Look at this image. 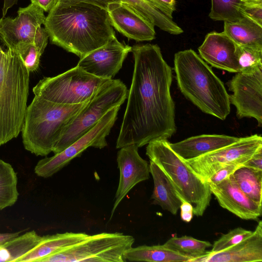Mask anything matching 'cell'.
Listing matches in <instances>:
<instances>
[{
	"instance_id": "31",
	"label": "cell",
	"mask_w": 262,
	"mask_h": 262,
	"mask_svg": "<svg viewBox=\"0 0 262 262\" xmlns=\"http://www.w3.org/2000/svg\"><path fill=\"white\" fill-rule=\"evenodd\" d=\"M239 72L251 74L262 69V48L236 45Z\"/></svg>"
},
{
	"instance_id": "13",
	"label": "cell",
	"mask_w": 262,
	"mask_h": 262,
	"mask_svg": "<svg viewBox=\"0 0 262 262\" xmlns=\"http://www.w3.org/2000/svg\"><path fill=\"white\" fill-rule=\"evenodd\" d=\"M44 11L31 4L19 8L17 16L0 18V39L7 49L13 50L20 42L34 43L37 29L43 25Z\"/></svg>"
},
{
	"instance_id": "35",
	"label": "cell",
	"mask_w": 262,
	"mask_h": 262,
	"mask_svg": "<svg viewBox=\"0 0 262 262\" xmlns=\"http://www.w3.org/2000/svg\"><path fill=\"white\" fill-rule=\"evenodd\" d=\"M243 165L231 164L227 165L216 171L209 179L207 182L217 184L229 178L234 172Z\"/></svg>"
},
{
	"instance_id": "42",
	"label": "cell",
	"mask_w": 262,
	"mask_h": 262,
	"mask_svg": "<svg viewBox=\"0 0 262 262\" xmlns=\"http://www.w3.org/2000/svg\"><path fill=\"white\" fill-rule=\"evenodd\" d=\"M243 3H262V0H241Z\"/></svg>"
},
{
	"instance_id": "9",
	"label": "cell",
	"mask_w": 262,
	"mask_h": 262,
	"mask_svg": "<svg viewBox=\"0 0 262 262\" xmlns=\"http://www.w3.org/2000/svg\"><path fill=\"white\" fill-rule=\"evenodd\" d=\"M134 242L133 236L120 232L89 235L74 246L40 262H126L124 254Z\"/></svg>"
},
{
	"instance_id": "36",
	"label": "cell",
	"mask_w": 262,
	"mask_h": 262,
	"mask_svg": "<svg viewBox=\"0 0 262 262\" xmlns=\"http://www.w3.org/2000/svg\"><path fill=\"white\" fill-rule=\"evenodd\" d=\"M120 2L119 0H58L57 3L71 5L80 3H85L95 5L105 10L110 4Z\"/></svg>"
},
{
	"instance_id": "19",
	"label": "cell",
	"mask_w": 262,
	"mask_h": 262,
	"mask_svg": "<svg viewBox=\"0 0 262 262\" xmlns=\"http://www.w3.org/2000/svg\"><path fill=\"white\" fill-rule=\"evenodd\" d=\"M262 261V222L247 238L225 250L211 251L190 262H260Z\"/></svg>"
},
{
	"instance_id": "11",
	"label": "cell",
	"mask_w": 262,
	"mask_h": 262,
	"mask_svg": "<svg viewBox=\"0 0 262 262\" xmlns=\"http://www.w3.org/2000/svg\"><path fill=\"white\" fill-rule=\"evenodd\" d=\"M260 148H262V137L255 134L239 138L231 144L198 158L185 161L203 181L207 182L213 173L227 165H243Z\"/></svg>"
},
{
	"instance_id": "22",
	"label": "cell",
	"mask_w": 262,
	"mask_h": 262,
	"mask_svg": "<svg viewBox=\"0 0 262 262\" xmlns=\"http://www.w3.org/2000/svg\"><path fill=\"white\" fill-rule=\"evenodd\" d=\"M149 165L154 184L151 196L152 204L160 206L172 214H176L183 201L164 172L151 161Z\"/></svg>"
},
{
	"instance_id": "4",
	"label": "cell",
	"mask_w": 262,
	"mask_h": 262,
	"mask_svg": "<svg viewBox=\"0 0 262 262\" xmlns=\"http://www.w3.org/2000/svg\"><path fill=\"white\" fill-rule=\"evenodd\" d=\"M30 72L15 51L0 45V146L18 137L28 107Z\"/></svg>"
},
{
	"instance_id": "24",
	"label": "cell",
	"mask_w": 262,
	"mask_h": 262,
	"mask_svg": "<svg viewBox=\"0 0 262 262\" xmlns=\"http://www.w3.org/2000/svg\"><path fill=\"white\" fill-rule=\"evenodd\" d=\"M124 257L126 261L148 262H190L192 259L163 245L132 247L125 252Z\"/></svg>"
},
{
	"instance_id": "8",
	"label": "cell",
	"mask_w": 262,
	"mask_h": 262,
	"mask_svg": "<svg viewBox=\"0 0 262 262\" xmlns=\"http://www.w3.org/2000/svg\"><path fill=\"white\" fill-rule=\"evenodd\" d=\"M108 80L93 75L76 66L57 76L43 78L32 91L35 96L47 100L74 105L89 101Z\"/></svg>"
},
{
	"instance_id": "28",
	"label": "cell",
	"mask_w": 262,
	"mask_h": 262,
	"mask_svg": "<svg viewBox=\"0 0 262 262\" xmlns=\"http://www.w3.org/2000/svg\"><path fill=\"white\" fill-rule=\"evenodd\" d=\"M18 195L17 174L11 164L0 159V211L13 206Z\"/></svg>"
},
{
	"instance_id": "10",
	"label": "cell",
	"mask_w": 262,
	"mask_h": 262,
	"mask_svg": "<svg viewBox=\"0 0 262 262\" xmlns=\"http://www.w3.org/2000/svg\"><path fill=\"white\" fill-rule=\"evenodd\" d=\"M121 105L107 112L97 123L82 137L61 152L52 157L40 160L34 168L35 173L39 177L47 178L54 175L88 147L103 148L107 146L106 137L117 119Z\"/></svg>"
},
{
	"instance_id": "17",
	"label": "cell",
	"mask_w": 262,
	"mask_h": 262,
	"mask_svg": "<svg viewBox=\"0 0 262 262\" xmlns=\"http://www.w3.org/2000/svg\"><path fill=\"white\" fill-rule=\"evenodd\" d=\"M208 183L220 205L237 217L246 220H256L261 215V204L246 195L231 176L217 184Z\"/></svg>"
},
{
	"instance_id": "7",
	"label": "cell",
	"mask_w": 262,
	"mask_h": 262,
	"mask_svg": "<svg viewBox=\"0 0 262 262\" xmlns=\"http://www.w3.org/2000/svg\"><path fill=\"white\" fill-rule=\"evenodd\" d=\"M127 96L126 85L119 79L106 82L63 129L52 152L58 154L92 129L113 107L121 105Z\"/></svg>"
},
{
	"instance_id": "39",
	"label": "cell",
	"mask_w": 262,
	"mask_h": 262,
	"mask_svg": "<svg viewBox=\"0 0 262 262\" xmlns=\"http://www.w3.org/2000/svg\"><path fill=\"white\" fill-rule=\"evenodd\" d=\"M31 4L49 12L57 4L58 0H30Z\"/></svg>"
},
{
	"instance_id": "12",
	"label": "cell",
	"mask_w": 262,
	"mask_h": 262,
	"mask_svg": "<svg viewBox=\"0 0 262 262\" xmlns=\"http://www.w3.org/2000/svg\"><path fill=\"white\" fill-rule=\"evenodd\" d=\"M230 91V104L236 110L239 118H255L258 125L262 124V69L251 74L236 73L227 82Z\"/></svg>"
},
{
	"instance_id": "26",
	"label": "cell",
	"mask_w": 262,
	"mask_h": 262,
	"mask_svg": "<svg viewBox=\"0 0 262 262\" xmlns=\"http://www.w3.org/2000/svg\"><path fill=\"white\" fill-rule=\"evenodd\" d=\"M40 238L32 230L8 241L0 247V262H17L37 244Z\"/></svg>"
},
{
	"instance_id": "6",
	"label": "cell",
	"mask_w": 262,
	"mask_h": 262,
	"mask_svg": "<svg viewBox=\"0 0 262 262\" xmlns=\"http://www.w3.org/2000/svg\"><path fill=\"white\" fill-rule=\"evenodd\" d=\"M146 155L166 175L182 201L192 205L193 214L202 216L211 199L208 183L203 181L173 151L167 140L158 139L148 143Z\"/></svg>"
},
{
	"instance_id": "33",
	"label": "cell",
	"mask_w": 262,
	"mask_h": 262,
	"mask_svg": "<svg viewBox=\"0 0 262 262\" xmlns=\"http://www.w3.org/2000/svg\"><path fill=\"white\" fill-rule=\"evenodd\" d=\"M252 233V231L242 227L236 228L223 234L219 239L215 241L212 245L211 252H219L230 248L247 238Z\"/></svg>"
},
{
	"instance_id": "14",
	"label": "cell",
	"mask_w": 262,
	"mask_h": 262,
	"mask_svg": "<svg viewBox=\"0 0 262 262\" xmlns=\"http://www.w3.org/2000/svg\"><path fill=\"white\" fill-rule=\"evenodd\" d=\"M132 47L114 37L106 44L80 58L77 66L99 78L112 79L121 69Z\"/></svg>"
},
{
	"instance_id": "37",
	"label": "cell",
	"mask_w": 262,
	"mask_h": 262,
	"mask_svg": "<svg viewBox=\"0 0 262 262\" xmlns=\"http://www.w3.org/2000/svg\"><path fill=\"white\" fill-rule=\"evenodd\" d=\"M243 166L255 170H262V148L259 149Z\"/></svg>"
},
{
	"instance_id": "2",
	"label": "cell",
	"mask_w": 262,
	"mask_h": 262,
	"mask_svg": "<svg viewBox=\"0 0 262 262\" xmlns=\"http://www.w3.org/2000/svg\"><path fill=\"white\" fill-rule=\"evenodd\" d=\"M43 25L51 43L80 58L116 37L106 10L85 3H57Z\"/></svg>"
},
{
	"instance_id": "20",
	"label": "cell",
	"mask_w": 262,
	"mask_h": 262,
	"mask_svg": "<svg viewBox=\"0 0 262 262\" xmlns=\"http://www.w3.org/2000/svg\"><path fill=\"white\" fill-rule=\"evenodd\" d=\"M239 139L223 135H202L169 143V146L183 160L188 161L231 144Z\"/></svg>"
},
{
	"instance_id": "1",
	"label": "cell",
	"mask_w": 262,
	"mask_h": 262,
	"mask_svg": "<svg viewBox=\"0 0 262 262\" xmlns=\"http://www.w3.org/2000/svg\"><path fill=\"white\" fill-rule=\"evenodd\" d=\"M134 70L116 148L138 147L158 139L167 140L176 131L175 106L170 88L171 67L157 45L132 47Z\"/></svg>"
},
{
	"instance_id": "30",
	"label": "cell",
	"mask_w": 262,
	"mask_h": 262,
	"mask_svg": "<svg viewBox=\"0 0 262 262\" xmlns=\"http://www.w3.org/2000/svg\"><path fill=\"white\" fill-rule=\"evenodd\" d=\"M241 0H211L209 17L214 20L235 22L244 16L239 11Z\"/></svg>"
},
{
	"instance_id": "34",
	"label": "cell",
	"mask_w": 262,
	"mask_h": 262,
	"mask_svg": "<svg viewBox=\"0 0 262 262\" xmlns=\"http://www.w3.org/2000/svg\"><path fill=\"white\" fill-rule=\"evenodd\" d=\"M241 13L262 26V3H243L240 6Z\"/></svg>"
},
{
	"instance_id": "23",
	"label": "cell",
	"mask_w": 262,
	"mask_h": 262,
	"mask_svg": "<svg viewBox=\"0 0 262 262\" xmlns=\"http://www.w3.org/2000/svg\"><path fill=\"white\" fill-rule=\"evenodd\" d=\"M223 32L237 46L262 48V26L246 16L224 22Z\"/></svg>"
},
{
	"instance_id": "5",
	"label": "cell",
	"mask_w": 262,
	"mask_h": 262,
	"mask_svg": "<svg viewBox=\"0 0 262 262\" xmlns=\"http://www.w3.org/2000/svg\"><path fill=\"white\" fill-rule=\"evenodd\" d=\"M66 105L35 96L28 106L21 128L24 148L37 156H46L63 129L87 104Z\"/></svg>"
},
{
	"instance_id": "38",
	"label": "cell",
	"mask_w": 262,
	"mask_h": 262,
	"mask_svg": "<svg viewBox=\"0 0 262 262\" xmlns=\"http://www.w3.org/2000/svg\"><path fill=\"white\" fill-rule=\"evenodd\" d=\"M180 209H181V217L182 220L187 223L190 222L193 214L192 205L188 202L183 201Z\"/></svg>"
},
{
	"instance_id": "18",
	"label": "cell",
	"mask_w": 262,
	"mask_h": 262,
	"mask_svg": "<svg viewBox=\"0 0 262 262\" xmlns=\"http://www.w3.org/2000/svg\"><path fill=\"white\" fill-rule=\"evenodd\" d=\"M236 45L223 32L207 34L199 47L200 56L213 67L232 73L239 72Z\"/></svg>"
},
{
	"instance_id": "15",
	"label": "cell",
	"mask_w": 262,
	"mask_h": 262,
	"mask_svg": "<svg viewBox=\"0 0 262 262\" xmlns=\"http://www.w3.org/2000/svg\"><path fill=\"white\" fill-rule=\"evenodd\" d=\"M138 148L137 145L131 144L120 148L117 152V162L120 177L111 219L129 191L137 184L149 178V165L139 155Z\"/></svg>"
},
{
	"instance_id": "16",
	"label": "cell",
	"mask_w": 262,
	"mask_h": 262,
	"mask_svg": "<svg viewBox=\"0 0 262 262\" xmlns=\"http://www.w3.org/2000/svg\"><path fill=\"white\" fill-rule=\"evenodd\" d=\"M106 11L113 27L127 38L136 41L155 39L154 25L128 5L113 2Z\"/></svg>"
},
{
	"instance_id": "41",
	"label": "cell",
	"mask_w": 262,
	"mask_h": 262,
	"mask_svg": "<svg viewBox=\"0 0 262 262\" xmlns=\"http://www.w3.org/2000/svg\"><path fill=\"white\" fill-rule=\"evenodd\" d=\"M18 0H4V4L2 9V15L3 17L5 16L8 10L13 6L15 4H17Z\"/></svg>"
},
{
	"instance_id": "3",
	"label": "cell",
	"mask_w": 262,
	"mask_h": 262,
	"mask_svg": "<svg viewBox=\"0 0 262 262\" xmlns=\"http://www.w3.org/2000/svg\"><path fill=\"white\" fill-rule=\"evenodd\" d=\"M174 70L184 96L203 112L224 120L230 113L229 95L223 82L191 49L174 54Z\"/></svg>"
},
{
	"instance_id": "25",
	"label": "cell",
	"mask_w": 262,
	"mask_h": 262,
	"mask_svg": "<svg viewBox=\"0 0 262 262\" xmlns=\"http://www.w3.org/2000/svg\"><path fill=\"white\" fill-rule=\"evenodd\" d=\"M135 9L147 20L162 30L179 35L183 30L172 19L169 18L146 0H119Z\"/></svg>"
},
{
	"instance_id": "27",
	"label": "cell",
	"mask_w": 262,
	"mask_h": 262,
	"mask_svg": "<svg viewBox=\"0 0 262 262\" xmlns=\"http://www.w3.org/2000/svg\"><path fill=\"white\" fill-rule=\"evenodd\" d=\"M231 177L246 195L262 205V170H255L242 165Z\"/></svg>"
},
{
	"instance_id": "21",
	"label": "cell",
	"mask_w": 262,
	"mask_h": 262,
	"mask_svg": "<svg viewBox=\"0 0 262 262\" xmlns=\"http://www.w3.org/2000/svg\"><path fill=\"white\" fill-rule=\"evenodd\" d=\"M89 235L85 233L67 232L41 236L37 244L17 262H40L47 256L74 246Z\"/></svg>"
},
{
	"instance_id": "32",
	"label": "cell",
	"mask_w": 262,
	"mask_h": 262,
	"mask_svg": "<svg viewBox=\"0 0 262 262\" xmlns=\"http://www.w3.org/2000/svg\"><path fill=\"white\" fill-rule=\"evenodd\" d=\"M13 51L17 53L30 73L35 72L38 69L40 58L43 53L34 43L20 42Z\"/></svg>"
},
{
	"instance_id": "29",
	"label": "cell",
	"mask_w": 262,
	"mask_h": 262,
	"mask_svg": "<svg viewBox=\"0 0 262 262\" xmlns=\"http://www.w3.org/2000/svg\"><path fill=\"white\" fill-rule=\"evenodd\" d=\"M163 245L168 249L191 256L192 258L204 255L207 252L206 249L212 246L208 241L199 240L186 235L172 236Z\"/></svg>"
},
{
	"instance_id": "40",
	"label": "cell",
	"mask_w": 262,
	"mask_h": 262,
	"mask_svg": "<svg viewBox=\"0 0 262 262\" xmlns=\"http://www.w3.org/2000/svg\"><path fill=\"white\" fill-rule=\"evenodd\" d=\"M21 232L0 233V247L8 241L19 235Z\"/></svg>"
}]
</instances>
